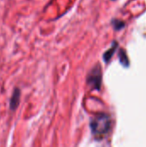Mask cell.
Segmentation results:
<instances>
[{
	"mask_svg": "<svg viewBox=\"0 0 146 147\" xmlns=\"http://www.w3.org/2000/svg\"><path fill=\"white\" fill-rule=\"evenodd\" d=\"M90 128L96 139L104 138L111 130V118L107 114H99L90 121Z\"/></svg>",
	"mask_w": 146,
	"mask_h": 147,
	"instance_id": "6da1fadb",
	"label": "cell"
},
{
	"mask_svg": "<svg viewBox=\"0 0 146 147\" xmlns=\"http://www.w3.org/2000/svg\"><path fill=\"white\" fill-rule=\"evenodd\" d=\"M88 84L94 89L100 90L102 84V72L101 67L99 65H96L89 73L87 78Z\"/></svg>",
	"mask_w": 146,
	"mask_h": 147,
	"instance_id": "7a4b0ae2",
	"label": "cell"
},
{
	"mask_svg": "<svg viewBox=\"0 0 146 147\" xmlns=\"http://www.w3.org/2000/svg\"><path fill=\"white\" fill-rule=\"evenodd\" d=\"M19 99H20V90L19 89H15L13 92L11 100H10V109L12 110H15L18 104H19Z\"/></svg>",
	"mask_w": 146,
	"mask_h": 147,
	"instance_id": "3957f363",
	"label": "cell"
},
{
	"mask_svg": "<svg viewBox=\"0 0 146 147\" xmlns=\"http://www.w3.org/2000/svg\"><path fill=\"white\" fill-rule=\"evenodd\" d=\"M117 47H118V44H117V42H116V41H114L112 47H111V48H109V49H108V50L104 53V54H103V60H104L106 63H108V62L111 59V58L113 57L114 53H115V51H116Z\"/></svg>",
	"mask_w": 146,
	"mask_h": 147,
	"instance_id": "277c9868",
	"label": "cell"
},
{
	"mask_svg": "<svg viewBox=\"0 0 146 147\" xmlns=\"http://www.w3.org/2000/svg\"><path fill=\"white\" fill-rule=\"evenodd\" d=\"M119 57H120V63L125 65V66H128L129 65V59L126 56V53L124 50H120V53H119Z\"/></svg>",
	"mask_w": 146,
	"mask_h": 147,
	"instance_id": "5b68a950",
	"label": "cell"
},
{
	"mask_svg": "<svg viewBox=\"0 0 146 147\" xmlns=\"http://www.w3.org/2000/svg\"><path fill=\"white\" fill-rule=\"evenodd\" d=\"M112 23L116 30H120L125 27V22L122 21H120V20H113Z\"/></svg>",
	"mask_w": 146,
	"mask_h": 147,
	"instance_id": "8992f818",
	"label": "cell"
}]
</instances>
